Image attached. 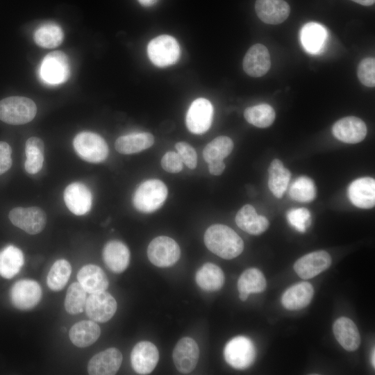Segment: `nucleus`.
Instances as JSON below:
<instances>
[{
  "label": "nucleus",
  "mask_w": 375,
  "mask_h": 375,
  "mask_svg": "<svg viewBox=\"0 0 375 375\" xmlns=\"http://www.w3.org/2000/svg\"><path fill=\"white\" fill-rule=\"evenodd\" d=\"M255 10L261 21L275 25L283 22L289 17L290 8L284 0H256Z\"/></svg>",
  "instance_id": "nucleus-21"
},
{
  "label": "nucleus",
  "mask_w": 375,
  "mask_h": 375,
  "mask_svg": "<svg viewBox=\"0 0 375 375\" xmlns=\"http://www.w3.org/2000/svg\"><path fill=\"white\" fill-rule=\"evenodd\" d=\"M181 54L177 40L169 35H161L152 39L147 46V55L151 62L159 67L175 64Z\"/></svg>",
  "instance_id": "nucleus-5"
},
{
  "label": "nucleus",
  "mask_w": 375,
  "mask_h": 375,
  "mask_svg": "<svg viewBox=\"0 0 375 375\" xmlns=\"http://www.w3.org/2000/svg\"><path fill=\"white\" fill-rule=\"evenodd\" d=\"M196 282L199 287L208 292L220 290L224 283V274L217 265L206 262L196 273Z\"/></svg>",
  "instance_id": "nucleus-30"
},
{
  "label": "nucleus",
  "mask_w": 375,
  "mask_h": 375,
  "mask_svg": "<svg viewBox=\"0 0 375 375\" xmlns=\"http://www.w3.org/2000/svg\"><path fill=\"white\" fill-rule=\"evenodd\" d=\"M154 137L149 133H133L119 137L115 143V149L122 154H133L151 147Z\"/></svg>",
  "instance_id": "nucleus-29"
},
{
  "label": "nucleus",
  "mask_w": 375,
  "mask_h": 375,
  "mask_svg": "<svg viewBox=\"0 0 375 375\" xmlns=\"http://www.w3.org/2000/svg\"><path fill=\"white\" fill-rule=\"evenodd\" d=\"M35 102L24 97H9L0 101V119L8 124L20 125L31 122L35 116Z\"/></svg>",
  "instance_id": "nucleus-3"
},
{
  "label": "nucleus",
  "mask_w": 375,
  "mask_h": 375,
  "mask_svg": "<svg viewBox=\"0 0 375 375\" xmlns=\"http://www.w3.org/2000/svg\"><path fill=\"white\" fill-rule=\"evenodd\" d=\"M226 362L237 369L250 367L256 358V348L252 341L244 336H237L229 340L224 349Z\"/></svg>",
  "instance_id": "nucleus-7"
},
{
  "label": "nucleus",
  "mask_w": 375,
  "mask_h": 375,
  "mask_svg": "<svg viewBox=\"0 0 375 375\" xmlns=\"http://www.w3.org/2000/svg\"><path fill=\"white\" fill-rule=\"evenodd\" d=\"M206 247L219 257L231 260L243 251L244 242L238 233L224 224L209 226L203 237Z\"/></svg>",
  "instance_id": "nucleus-1"
},
{
  "label": "nucleus",
  "mask_w": 375,
  "mask_h": 375,
  "mask_svg": "<svg viewBox=\"0 0 375 375\" xmlns=\"http://www.w3.org/2000/svg\"><path fill=\"white\" fill-rule=\"evenodd\" d=\"M122 354L117 348H109L94 355L88 364V372L91 375H113L119 370Z\"/></svg>",
  "instance_id": "nucleus-18"
},
{
  "label": "nucleus",
  "mask_w": 375,
  "mask_h": 375,
  "mask_svg": "<svg viewBox=\"0 0 375 375\" xmlns=\"http://www.w3.org/2000/svg\"><path fill=\"white\" fill-rule=\"evenodd\" d=\"M242 67L246 74L250 76H264L271 67V58L267 48L261 44L251 46L244 57Z\"/></svg>",
  "instance_id": "nucleus-19"
},
{
  "label": "nucleus",
  "mask_w": 375,
  "mask_h": 375,
  "mask_svg": "<svg viewBox=\"0 0 375 375\" xmlns=\"http://www.w3.org/2000/svg\"><path fill=\"white\" fill-rule=\"evenodd\" d=\"M167 192V188L162 181L147 180L136 189L133 198V206L140 212H153L163 205Z\"/></svg>",
  "instance_id": "nucleus-2"
},
{
  "label": "nucleus",
  "mask_w": 375,
  "mask_h": 375,
  "mask_svg": "<svg viewBox=\"0 0 375 375\" xmlns=\"http://www.w3.org/2000/svg\"><path fill=\"white\" fill-rule=\"evenodd\" d=\"M226 167L223 160L213 161L208 163L209 172L215 176H219L222 174Z\"/></svg>",
  "instance_id": "nucleus-46"
},
{
  "label": "nucleus",
  "mask_w": 375,
  "mask_h": 375,
  "mask_svg": "<svg viewBox=\"0 0 375 375\" xmlns=\"http://www.w3.org/2000/svg\"><path fill=\"white\" fill-rule=\"evenodd\" d=\"M44 144L37 137L29 138L25 144V170L31 174L38 173L42 168L44 162Z\"/></svg>",
  "instance_id": "nucleus-33"
},
{
  "label": "nucleus",
  "mask_w": 375,
  "mask_h": 375,
  "mask_svg": "<svg viewBox=\"0 0 375 375\" xmlns=\"http://www.w3.org/2000/svg\"><path fill=\"white\" fill-rule=\"evenodd\" d=\"M268 187L277 198H281L288 189L291 174L279 159H274L268 168Z\"/></svg>",
  "instance_id": "nucleus-32"
},
{
  "label": "nucleus",
  "mask_w": 375,
  "mask_h": 375,
  "mask_svg": "<svg viewBox=\"0 0 375 375\" xmlns=\"http://www.w3.org/2000/svg\"><path fill=\"white\" fill-rule=\"evenodd\" d=\"M77 279L86 292L90 294L105 291L109 285L106 274L95 265L83 266L78 272Z\"/></svg>",
  "instance_id": "nucleus-26"
},
{
  "label": "nucleus",
  "mask_w": 375,
  "mask_h": 375,
  "mask_svg": "<svg viewBox=\"0 0 375 375\" xmlns=\"http://www.w3.org/2000/svg\"><path fill=\"white\" fill-rule=\"evenodd\" d=\"M73 145L78 156L89 162H103L108 156V147L105 140L93 132L78 133L74 138Z\"/></svg>",
  "instance_id": "nucleus-4"
},
{
  "label": "nucleus",
  "mask_w": 375,
  "mask_h": 375,
  "mask_svg": "<svg viewBox=\"0 0 375 375\" xmlns=\"http://www.w3.org/2000/svg\"><path fill=\"white\" fill-rule=\"evenodd\" d=\"M367 129L365 123L354 116L343 117L338 120L332 127L333 135L339 140L349 144L362 141Z\"/></svg>",
  "instance_id": "nucleus-16"
},
{
  "label": "nucleus",
  "mask_w": 375,
  "mask_h": 375,
  "mask_svg": "<svg viewBox=\"0 0 375 375\" xmlns=\"http://www.w3.org/2000/svg\"><path fill=\"white\" fill-rule=\"evenodd\" d=\"M12 149L6 142H0V175L6 172L12 166Z\"/></svg>",
  "instance_id": "nucleus-45"
},
{
  "label": "nucleus",
  "mask_w": 375,
  "mask_h": 375,
  "mask_svg": "<svg viewBox=\"0 0 375 375\" xmlns=\"http://www.w3.org/2000/svg\"><path fill=\"white\" fill-rule=\"evenodd\" d=\"M313 294L314 289L310 283H298L285 291L281 297V303L288 310H300L311 302Z\"/></svg>",
  "instance_id": "nucleus-23"
},
{
  "label": "nucleus",
  "mask_w": 375,
  "mask_h": 375,
  "mask_svg": "<svg viewBox=\"0 0 375 375\" xmlns=\"http://www.w3.org/2000/svg\"><path fill=\"white\" fill-rule=\"evenodd\" d=\"M102 257L107 267L115 273H122L128 267L130 261V251L123 242L111 240L106 244Z\"/></svg>",
  "instance_id": "nucleus-22"
},
{
  "label": "nucleus",
  "mask_w": 375,
  "mask_h": 375,
  "mask_svg": "<svg viewBox=\"0 0 375 375\" xmlns=\"http://www.w3.org/2000/svg\"><path fill=\"white\" fill-rule=\"evenodd\" d=\"M64 38L62 28L54 23H46L40 26L34 32L35 42L43 48H54L59 46Z\"/></svg>",
  "instance_id": "nucleus-34"
},
{
  "label": "nucleus",
  "mask_w": 375,
  "mask_h": 375,
  "mask_svg": "<svg viewBox=\"0 0 375 375\" xmlns=\"http://www.w3.org/2000/svg\"><path fill=\"white\" fill-rule=\"evenodd\" d=\"M181 256V249L176 242L167 236H158L153 239L147 248L150 262L159 267H168L174 265Z\"/></svg>",
  "instance_id": "nucleus-8"
},
{
  "label": "nucleus",
  "mask_w": 375,
  "mask_h": 375,
  "mask_svg": "<svg viewBox=\"0 0 375 375\" xmlns=\"http://www.w3.org/2000/svg\"><path fill=\"white\" fill-rule=\"evenodd\" d=\"M72 272L70 263L64 259L56 260L51 266L47 278L48 287L53 291H60L68 282Z\"/></svg>",
  "instance_id": "nucleus-38"
},
{
  "label": "nucleus",
  "mask_w": 375,
  "mask_h": 375,
  "mask_svg": "<svg viewBox=\"0 0 375 375\" xmlns=\"http://www.w3.org/2000/svg\"><path fill=\"white\" fill-rule=\"evenodd\" d=\"M175 148L183 163L192 169L197 167V155L191 145L185 142H179L175 144Z\"/></svg>",
  "instance_id": "nucleus-43"
},
{
  "label": "nucleus",
  "mask_w": 375,
  "mask_h": 375,
  "mask_svg": "<svg viewBox=\"0 0 375 375\" xmlns=\"http://www.w3.org/2000/svg\"><path fill=\"white\" fill-rule=\"evenodd\" d=\"M331 262V257L328 252L316 251L298 259L294 265V269L300 278L309 279L327 269Z\"/></svg>",
  "instance_id": "nucleus-13"
},
{
  "label": "nucleus",
  "mask_w": 375,
  "mask_h": 375,
  "mask_svg": "<svg viewBox=\"0 0 375 375\" xmlns=\"http://www.w3.org/2000/svg\"><path fill=\"white\" fill-rule=\"evenodd\" d=\"M8 217L13 225L31 235L42 232L47 224L44 211L35 206L15 208L10 211Z\"/></svg>",
  "instance_id": "nucleus-9"
},
{
  "label": "nucleus",
  "mask_w": 375,
  "mask_h": 375,
  "mask_svg": "<svg viewBox=\"0 0 375 375\" xmlns=\"http://www.w3.org/2000/svg\"><path fill=\"white\" fill-rule=\"evenodd\" d=\"M172 357L177 370L183 374H188L194 369L197 364L199 347L192 338H183L176 344Z\"/></svg>",
  "instance_id": "nucleus-15"
},
{
  "label": "nucleus",
  "mask_w": 375,
  "mask_h": 375,
  "mask_svg": "<svg viewBox=\"0 0 375 375\" xmlns=\"http://www.w3.org/2000/svg\"><path fill=\"white\" fill-rule=\"evenodd\" d=\"M326 38L325 28L320 24L310 22L301 31V40L304 48L310 53H317L322 47Z\"/></svg>",
  "instance_id": "nucleus-35"
},
{
  "label": "nucleus",
  "mask_w": 375,
  "mask_h": 375,
  "mask_svg": "<svg viewBox=\"0 0 375 375\" xmlns=\"http://www.w3.org/2000/svg\"><path fill=\"white\" fill-rule=\"evenodd\" d=\"M244 117L249 124L256 127L267 128L273 124L276 114L270 105L261 103L247 108Z\"/></svg>",
  "instance_id": "nucleus-36"
},
{
  "label": "nucleus",
  "mask_w": 375,
  "mask_h": 375,
  "mask_svg": "<svg viewBox=\"0 0 375 375\" xmlns=\"http://www.w3.org/2000/svg\"><path fill=\"white\" fill-rule=\"evenodd\" d=\"M351 1L362 6H372L375 2V0H351Z\"/></svg>",
  "instance_id": "nucleus-48"
},
{
  "label": "nucleus",
  "mask_w": 375,
  "mask_h": 375,
  "mask_svg": "<svg viewBox=\"0 0 375 375\" xmlns=\"http://www.w3.org/2000/svg\"><path fill=\"white\" fill-rule=\"evenodd\" d=\"M39 74L41 80L48 85H56L66 82L70 74L68 57L60 51L49 53L42 60Z\"/></svg>",
  "instance_id": "nucleus-6"
},
{
  "label": "nucleus",
  "mask_w": 375,
  "mask_h": 375,
  "mask_svg": "<svg viewBox=\"0 0 375 375\" xmlns=\"http://www.w3.org/2000/svg\"><path fill=\"white\" fill-rule=\"evenodd\" d=\"M287 219L294 228L304 233L311 224V215L307 208H292L288 212Z\"/></svg>",
  "instance_id": "nucleus-41"
},
{
  "label": "nucleus",
  "mask_w": 375,
  "mask_h": 375,
  "mask_svg": "<svg viewBox=\"0 0 375 375\" xmlns=\"http://www.w3.org/2000/svg\"><path fill=\"white\" fill-rule=\"evenodd\" d=\"M213 107L210 101L198 98L190 106L185 117V123L190 132L197 135L206 133L212 124Z\"/></svg>",
  "instance_id": "nucleus-10"
},
{
  "label": "nucleus",
  "mask_w": 375,
  "mask_h": 375,
  "mask_svg": "<svg viewBox=\"0 0 375 375\" xmlns=\"http://www.w3.org/2000/svg\"><path fill=\"white\" fill-rule=\"evenodd\" d=\"M101 335L99 326L93 320H83L74 324L69 333L71 342L80 348L94 343Z\"/></svg>",
  "instance_id": "nucleus-27"
},
{
  "label": "nucleus",
  "mask_w": 375,
  "mask_h": 375,
  "mask_svg": "<svg viewBox=\"0 0 375 375\" xmlns=\"http://www.w3.org/2000/svg\"><path fill=\"white\" fill-rule=\"evenodd\" d=\"M235 223L240 229L254 235L264 233L269 224L268 219L258 215L250 204H246L239 210L235 216Z\"/></svg>",
  "instance_id": "nucleus-25"
},
{
  "label": "nucleus",
  "mask_w": 375,
  "mask_h": 375,
  "mask_svg": "<svg viewBox=\"0 0 375 375\" xmlns=\"http://www.w3.org/2000/svg\"><path fill=\"white\" fill-rule=\"evenodd\" d=\"M348 197L355 206L369 209L375 205V181L372 177L354 180L348 188Z\"/></svg>",
  "instance_id": "nucleus-20"
},
{
  "label": "nucleus",
  "mask_w": 375,
  "mask_h": 375,
  "mask_svg": "<svg viewBox=\"0 0 375 375\" xmlns=\"http://www.w3.org/2000/svg\"><path fill=\"white\" fill-rule=\"evenodd\" d=\"M85 312L88 317L96 322L109 321L115 314L117 302L106 291L90 294L85 302Z\"/></svg>",
  "instance_id": "nucleus-11"
},
{
  "label": "nucleus",
  "mask_w": 375,
  "mask_h": 375,
  "mask_svg": "<svg viewBox=\"0 0 375 375\" xmlns=\"http://www.w3.org/2000/svg\"><path fill=\"white\" fill-rule=\"evenodd\" d=\"M24 262L22 251L13 245H8L0 251V276L11 278L21 269Z\"/></svg>",
  "instance_id": "nucleus-31"
},
{
  "label": "nucleus",
  "mask_w": 375,
  "mask_h": 375,
  "mask_svg": "<svg viewBox=\"0 0 375 375\" xmlns=\"http://www.w3.org/2000/svg\"><path fill=\"white\" fill-rule=\"evenodd\" d=\"M357 75L362 84L367 87L374 88L375 85V59L374 58L362 59L358 66Z\"/></svg>",
  "instance_id": "nucleus-42"
},
{
  "label": "nucleus",
  "mask_w": 375,
  "mask_h": 375,
  "mask_svg": "<svg viewBox=\"0 0 375 375\" xmlns=\"http://www.w3.org/2000/svg\"><path fill=\"white\" fill-rule=\"evenodd\" d=\"M139 3L146 7L151 6L155 4L158 0H138Z\"/></svg>",
  "instance_id": "nucleus-47"
},
{
  "label": "nucleus",
  "mask_w": 375,
  "mask_h": 375,
  "mask_svg": "<svg viewBox=\"0 0 375 375\" xmlns=\"http://www.w3.org/2000/svg\"><path fill=\"white\" fill-rule=\"evenodd\" d=\"M41 298V287L33 280H20L16 282L11 289L12 303L19 310L32 309L40 302Z\"/></svg>",
  "instance_id": "nucleus-12"
},
{
  "label": "nucleus",
  "mask_w": 375,
  "mask_h": 375,
  "mask_svg": "<svg viewBox=\"0 0 375 375\" xmlns=\"http://www.w3.org/2000/svg\"><path fill=\"white\" fill-rule=\"evenodd\" d=\"M233 149L232 140L227 136H219L213 139L203 149V156L208 163L223 160Z\"/></svg>",
  "instance_id": "nucleus-37"
},
{
  "label": "nucleus",
  "mask_w": 375,
  "mask_h": 375,
  "mask_svg": "<svg viewBox=\"0 0 375 375\" xmlns=\"http://www.w3.org/2000/svg\"><path fill=\"white\" fill-rule=\"evenodd\" d=\"M86 293L78 282L69 285L65 299V308L69 314L76 315L83 310L87 299Z\"/></svg>",
  "instance_id": "nucleus-40"
},
{
  "label": "nucleus",
  "mask_w": 375,
  "mask_h": 375,
  "mask_svg": "<svg viewBox=\"0 0 375 375\" xmlns=\"http://www.w3.org/2000/svg\"><path fill=\"white\" fill-rule=\"evenodd\" d=\"M374 352H375L374 349H373V351H372V364L374 367L375 366V360H374L375 355H374Z\"/></svg>",
  "instance_id": "nucleus-49"
},
{
  "label": "nucleus",
  "mask_w": 375,
  "mask_h": 375,
  "mask_svg": "<svg viewBox=\"0 0 375 375\" xmlns=\"http://www.w3.org/2000/svg\"><path fill=\"white\" fill-rule=\"evenodd\" d=\"M333 334L339 344L347 351H356L360 344V335L354 322L348 317L338 318L333 326Z\"/></svg>",
  "instance_id": "nucleus-24"
},
{
  "label": "nucleus",
  "mask_w": 375,
  "mask_h": 375,
  "mask_svg": "<svg viewBox=\"0 0 375 375\" xmlns=\"http://www.w3.org/2000/svg\"><path fill=\"white\" fill-rule=\"evenodd\" d=\"M63 197L67 208L76 215H83L91 209L92 195L83 183L74 182L67 185Z\"/></svg>",
  "instance_id": "nucleus-17"
},
{
  "label": "nucleus",
  "mask_w": 375,
  "mask_h": 375,
  "mask_svg": "<svg viewBox=\"0 0 375 375\" xmlns=\"http://www.w3.org/2000/svg\"><path fill=\"white\" fill-rule=\"evenodd\" d=\"M266 287V279L261 271L256 268L247 269L238 281L239 298L245 301L250 294L262 292Z\"/></svg>",
  "instance_id": "nucleus-28"
},
{
  "label": "nucleus",
  "mask_w": 375,
  "mask_h": 375,
  "mask_svg": "<svg viewBox=\"0 0 375 375\" xmlns=\"http://www.w3.org/2000/svg\"><path fill=\"white\" fill-rule=\"evenodd\" d=\"M289 196L299 202H310L317 195L316 186L312 179L308 176H299L291 184Z\"/></svg>",
  "instance_id": "nucleus-39"
},
{
  "label": "nucleus",
  "mask_w": 375,
  "mask_h": 375,
  "mask_svg": "<svg viewBox=\"0 0 375 375\" xmlns=\"http://www.w3.org/2000/svg\"><path fill=\"white\" fill-rule=\"evenodd\" d=\"M159 360V352L154 344L149 341L137 343L131 353V362L134 371L139 374H150Z\"/></svg>",
  "instance_id": "nucleus-14"
},
{
  "label": "nucleus",
  "mask_w": 375,
  "mask_h": 375,
  "mask_svg": "<svg viewBox=\"0 0 375 375\" xmlns=\"http://www.w3.org/2000/svg\"><path fill=\"white\" fill-rule=\"evenodd\" d=\"M162 169L169 173H178L183 169V162L178 153L175 151H167L161 159Z\"/></svg>",
  "instance_id": "nucleus-44"
}]
</instances>
